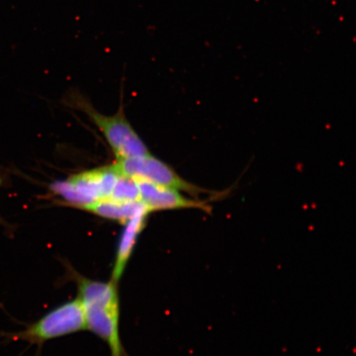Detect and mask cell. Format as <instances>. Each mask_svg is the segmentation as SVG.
<instances>
[{
    "label": "cell",
    "mask_w": 356,
    "mask_h": 356,
    "mask_svg": "<svg viewBox=\"0 0 356 356\" xmlns=\"http://www.w3.org/2000/svg\"><path fill=\"white\" fill-rule=\"evenodd\" d=\"M113 164L119 175L181 191L195 199H200L202 195H208L210 198L217 200L224 198L228 193L208 190L191 184L168 163L151 154L142 157L117 159Z\"/></svg>",
    "instance_id": "3957f363"
},
{
    "label": "cell",
    "mask_w": 356,
    "mask_h": 356,
    "mask_svg": "<svg viewBox=\"0 0 356 356\" xmlns=\"http://www.w3.org/2000/svg\"><path fill=\"white\" fill-rule=\"evenodd\" d=\"M83 211L122 225L127 224L140 213H148L140 202H119L113 199L99 200L83 209Z\"/></svg>",
    "instance_id": "ba28073f"
},
{
    "label": "cell",
    "mask_w": 356,
    "mask_h": 356,
    "mask_svg": "<svg viewBox=\"0 0 356 356\" xmlns=\"http://www.w3.org/2000/svg\"><path fill=\"white\" fill-rule=\"evenodd\" d=\"M68 270L78 288L87 330L96 334L108 345L111 356H127L120 333L118 283L111 279L108 282H101L87 278L72 267Z\"/></svg>",
    "instance_id": "6da1fadb"
},
{
    "label": "cell",
    "mask_w": 356,
    "mask_h": 356,
    "mask_svg": "<svg viewBox=\"0 0 356 356\" xmlns=\"http://www.w3.org/2000/svg\"><path fill=\"white\" fill-rule=\"evenodd\" d=\"M136 181L139 186L140 202L143 204L149 213L156 211L182 210V209H197L210 213L212 211V207L209 204L211 200L191 199L186 197L181 191L163 188L149 181L142 180H136Z\"/></svg>",
    "instance_id": "8992f818"
},
{
    "label": "cell",
    "mask_w": 356,
    "mask_h": 356,
    "mask_svg": "<svg viewBox=\"0 0 356 356\" xmlns=\"http://www.w3.org/2000/svg\"><path fill=\"white\" fill-rule=\"evenodd\" d=\"M149 213L143 212L134 217L132 220L124 224V232L119 240L117 254L114 261L113 273L111 280L119 282L126 270L129 260L131 259L134 249H135L138 238L145 225V220Z\"/></svg>",
    "instance_id": "52a82bcc"
},
{
    "label": "cell",
    "mask_w": 356,
    "mask_h": 356,
    "mask_svg": "<svg viewBox=\"0 0 356 356\" xmlns=\"http://www.w3.org/2000/svg\"><path fill=\"white\" fill-rule=\"evenodd\" d=\"M108 199L119 202H140V191L136 180L120 175Z\"/></svg>",
    "instance_id": "9c48e42d"
},
{
    "label": "cell",
    "mask_w": 356,
    "mask_h": 356,
    "mask_svg": "<svg viewBox=\"0 0 356 356\" xmlns=\"http://www.w3.org/2000/svg\"><path fill=\"white\" fill-rule=\"evenodd\" d=\"M1 184H2V179H1V177H0V186H1Z\"/></svg>",
    "instance_id": "30bf717a"
},
{
    "label": "cell",
    "mask_w": 356,
    "mask_h": 356,
    "mask_svg": "<svg viewBox=\"0 0 356 356\" xmlns=\"http://www.w3.org/2000/svg\"><path fill=\"white\" fill-rule=\"evenodd\" d=\"M70 106L86 114L99 128L117 159L142 157L150 154L148 147L129 122L123 108L113 115L96 110L86 97L71 93L67 99Z\"/></svg>",
    "instance_id": "7a4b0ae2"
},
{
    "label": "cell",
    "mask_w": 356,
    "mask_h": 356,
    "mask_svg": "<svg viewBox=\"0 0 356 356\" xmlns=\"http://www.w3.org/2000/svg\"><path fill=\"white\" fill-rule=\"evenodd\" d=\"M84 330H87L86 315L82 302L77 297L49 312L25 330L3 332L2 337L40 346L46 341Z\"/></svg>",
    "instance_id": "5b68a950"
},
{
    "label": "cell",
    "mask_w": 356,
    "mask_h": 356,
    "mask_svg": "<svg viewBox=\"0 0 356 356\" xmlns=\"http://www.w3.org/2000/svg\"><path fill=\"white\" fill-rule=\"evenodd\" d=\"M120 175L113 164L83 171L51 186L65 206L83 209L99 200L108 199Z\"/></svg>",
    "instance_id": "277c9868"
}]
</instances>
